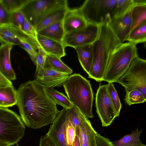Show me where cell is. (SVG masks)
Wrapping results in <instances>:
<instances>
[{
  "mask_svg": "<svg viewBox=\"0 0 146 146\" xmlns=\"http://www.w3.org/2000/svg\"><path fill=\"white\" fill-rule=\"evenodd\" d=\"M16 145L15 146H19L17 143H16Z\"/></svg>",
  "mask_w": 146,
  "mask_h": 146,
  "instance_id": "ee69618b",
  "label": "cell"
},
{
  "mask_svg": "<svg viewBox=\"0 0 146 146\" xmlns=\"http://www.w3.org/2000/svg\"><path fill=\"white\" fill-rule=\"evenodd\" d=\"M80 133L78 137L80 146H97V132L88 119L82 113L80 120Z\"/></svg>",
  "mask_w": 146,
  "mask_h": 146,
  "instance_id": "9a60e30c",
  "label": "cell"
},
{
  "mask_svg": "<svg viewBox=\"0 0 146 146\" xmlns=\"http://www.w3.org/2000/svg\"><path fill=\"white\" fill-rule=\"evenodd\" d=\"M135 3V0H117L111 15V19L125 14L130 10Z\"/></svg>",
  "mask_w": 146,
  "mask_h": 146,
  "instance_id": "f1b7e54d",
  "label": "cell"
},
{
  "mask_svg": "<svg viewBox=\"0 0 146 146\" xmlns=\"http://www.w3.org/2000/svg\"><path fill=\"white\" fill-rule=\"evenodd\" d=\"M27 36L28 35L22 30L11 24H0V42L1 44L19 45V39Z\"/></svg>",
  "mask_w": 146,
  "mask_h": 146,
  "instance_id": "e0dca14e",
  "label": "cell"
},
{
  "mask_svg": "<svg viewBox=\"0 0 146 146\" xmlns=\"http://www.w3.org/2000/svg\"><path fill=\"white\" fill-rule=\"evenodd\" d=\"M39 146H57L53 140L46 134L42 136L39 141Z\"/></svg>",
  "mask_w": 146,
  "mask_h": 146,
  "instance_id": "ab89813d",
  "label": "cell"
},
{
  "mask_svg": "<svg viewBox=\"0 0 146 146\" xmlns=\"http://www.w3.org/2000/svg\"><path fill=\"white\" fill-rule=\"evenodd\" d=\"M12 47V45L9 44H1L0 46V72L11 81L16 79L10 61V52Z\"/></svg>",
  "mask_w": 146,
  "mask_h": 146,
  "instance_id": "ac0fdd59",
  "label": "cell"
},
{
  "mask_svg": "<svg viewBox=\"0 0 146 146\" xmlns=\"http://www.w3.org/2000/svg\"><path fill=\"white\" fill-rule=\"evenodd\" d=\"M17 92L16 105L26 126L38 129L51 124L58 110L45 87L35 80L21 84Z\"/></svg>",
  "mask_w": 146,
  "mask_h": 146,
  "instance_id": "6da1fadb",
  "label": "cell"
},
{
  "mask_svg": "<svg viewBox=\"0 0 146 146\" xmlns=\"http://www.w3.org/2000/svg\"><path fill=\"white\" fill-rule=\"evenodd\" d=\"M25 19L23 14L19 10L11 13L10 23L22 30Z\"/></svg>",
  "mask_w": 146,
  "mask_h": 146,
  "instance_id": "836d02e7",
  "label": "cell"
},
{
  "mask_svg": "<svg viewBox=\"0 0 146 146\" xmlns=\"http://www.w3.org/2000/svg\"><path fill=\"white\" fill-rule=\"evenodd\" d=\"M46 90L48 95L56 104L65 108H70L74 106L68 97L63 93L54 88H46Z\"/></svg>",
  "mask_w": 146,
  "mask_h": 146,
  "instance_id": "83f0119b",
  "label": "cell"
},
{
  "mask_svg": "<svg viewBox=\"0 0 146 146\" xmlns=\"http://www.w3.org/2000/svg\"><path fill=\"white\" fill-rule=\"evenodd\" d=\"M68 8V6L57 9L47 16L35 28L36 32L52 24L62 21Z\"/></svg>",
  "mask_w": 146,
  "mask_h": 146,
  "instance_id": "d4e9b609",
  "label": "cell"
},
{
  "mask_svg": "<svg viewBox=\"0 0 146 146\" xmlns=\"http://www.w3.org/2000/svg\"><path fill=\"white\" fill-rule=\"evenodd\" d=\"M100 29L99 24L88 22L84 28L65 34L62 41L65 47L75 48L92 44L98 38Z\"/></svg>",
  "mask_w": 146,
  "mask_h": 146,
  "instance_id": "9c48e42d",
  "label": "cell"
},
{
  "mask_svg": "<svg viewBox=\"0 0 146 146\" xmlns=\"http://www.w3.org/2000/svg\"><path fill=\"white\" fill-rule=\"evenodd\" d=\"M108 93L118 117L119 116L122 106L117 92L113 83L107 84Z\"/></svg>",
  "mask_w": 146,
  "mask_h": 146,
  "instance_id": "1f68e13d",
  "label": "cell"
},
{
  "mask_svg": "<svg viewBox=\"0 0 146 146\" xmlns=\"http://www.w3.org/2000/svg\"><path fill=\"white\" fill-rule=\"evenodd\" d=\"M17 92L13 85L0 86V107L7 108L16 104Z\"/></svg>",
  "mask_w": 146,
  "mask_h": 146,
  "instance_id": "7402d4cb",
  "label": "cell"
},
{
  "mask_svg": "<svg viewBox=\"0 0 146 146\" xmlns=\"http://www.w3.org/2000/svg\"><path fill=\"white\" fill-rule=\"evenodd\" d=\"M27 0H1L3 5L10 13L20 10Z\"/></svg>",
  "mask_w": 146,
  "mask_h": 146,
  "instance_id": "d6a6232c",
  "label": "cell"
},
{
  "mask_svg": "<svg viewBox=\"0 0 146 146\" xmlns=\"http://www.w3.org/2000/svg\"><path fill=\"white\" fill-rule=\"evenodd\" d=\"M25 131L20 116L7 108L0 107V141L14 145L21 140Z\"/></svg>",
  "mask_w": 146,
  "mask_h": 146,
  "instance_id": "5b68a950",
  "label": "cell"
},
{
  "mask_svg": "<svg viewBox=\"0 0 146 146\" xmlns=\"http://www.w3.org/2000/svg\"><path fill=\"white\" fill-rule=\"evenodd\" d=\"M10 16L0 0V24L10 23Z\"/></svg>",
  "mask_w": 146,
  "mask_h": 146,
  "instance_id": "8d00e7d4",
  "label": "cell"
},
{
  "mask_svg": "<svg viewBox=\"0 0 146 146\" xmlns=\"http://www.w3.org/2000/svg\"><path fill=\"white\" fill-rule=\"evenodd\" d=\"M67 7L66 0H27L20 10L26 19L35 28L50 13Z\"/></svg>",
  "mask_w": 146,
  "mask_h": 146,
  "instance_id": "8992f818",
  "label": "cell"
},
{
  "mask_svg": "<svg viewBox=\"0 0 146 146\" xmlns=\"http://www.w3.org/2000/svg\"><path fill=\"white\" fill-rule=\"evenodd\" d=\"M126 41L135 45L146 41V22L138 25L129 33Z\"/></svg>",
  "mask_w": 146,
  "mask_h": 146,
  "instance_id": "4316f807",
  "label": "cell"
},
{
  "mask_svg": "<svg viewBox=\"0 0 146 146\" xmlns=\"http://www.w3.org/2000/svg\"><path fill=\"white\" fill-rule=\"evenodd\" d=\"M142 131L138 128L132 131L130 134L125 135L118 140L111 142L113 146H146L140 139Z\"/></svg>",
  "mask_w": 146,
  "mask_h": 146,
  "instance_id": "603a6c76",
  "label": "cell"
},
{
  "mask_svg": "<svg viewBox=\"0 0 146 146\" xmlns=\"http://www.w3.org/2000/svg\"><path fill=\"white\" fill-rule=\"evenodd\" d=\"M117 0H86L79 8L88 22L99 24L111 13Z\"/></svg>",
  "mask_w": 146,
  "mask_h": 146,
  "instance_id": "ba28073f",
  "label": "cell"
},
{
  "mask_svg": "<svg viewBox=\"0 0 146 146\" xmlns=\"http://www.w3.org/2000/svg\"><path fill=\"white\" fill-rule=\"evenodd\" d=\"M124 100L125 103L130 106L134 104L145 102L146 98L141 91L135 89L126 92Z\"/></svg>",
  "mask_w": 146,
  "mask_h": 146,
  "instance_id": "4dcf8cb0",
  "label": "cell"
},
{
  "mask_svg": "<svg viewBox=\"0 0 146 146\" xmlns=\"http://www.w3.org/2000/svg\"><path fill=\"white\" fill-rule=\"evenodd\" d=\"M64 108L65 110V108ZM66 119L67 121L66 128V142L68 146H72L76 136L75 131L71 123L68 120L67 116Z\"/></svg>",
  "mask_w": 146,
  "mask_h": 146,
  "instance_id": "d590c367",
  "label": "cell"
},
{
  "mask_svg": "<svg viewBox=\"0 0 146 146\" xmlns=\"http://www.w3.org/2000/svg\"><path fill=\"white\" fill-rule=\"evenodd\" d=\"M96 138L97 146H113L109 139L102 136L97 132Z\"/></svg>",
  "mask_w": 146,
  "mask_h": 146,
  "instance_id": "f35d334b",
  "label": "cell"
},
{
  "mask_svg": "<svg viewBox=\"0 0 146 146\" xmlns=\"http://www.w3.org/2000/svg\"><path fill=\"white\" fill-rule=\"evenodd\" d=\"M70 75L44 68L41 72L35 77V80L46 88H53L62 86Z\"/></svg>",
  "mask_w": 146,
  "mask_h": 146,
  "instance_id": "5bb4252c",
  "label": "cell"
},
{
  "mask_svg": "<svg viewBox=\"0 0 146 146\" xmlns=\"http://www.w3.org/2000/svg\"><path fill=\"white\" fill-rule=\"evenodd\" d=\"M110 15L100 24L97 39L92 44L93 61L88 77L98 82L104 81L110 56L121 43L110 27Z\"/></svg>",
  "mask_w": 146,
  "mask_h": 146,
  "instance_id": "7a4b0ae2",
  "label": "cell"
},
{
  "mask_svg": "<svg viewBox=\"0 0 146 146\" xmlns=\"http://www.w3.org/2000/svg\"><path fill=\"white\" fill-rule=\"evenodd\" d=\"M35 40L37 46H40L46 54L54 55L60 58L66 55L65 47L62 43L37 34Z\"/></svg>",
  "mask_w": 146,
  "mask_h": 146,
  "instance_id": "2e32d148",
  "label": "cell"
},
{
  "mask_svg": "<svg viewBox=\"0 0 146 146\" xmlns=\"http://www.w3.org/2000/svg\"><path fill=\"white\" fill-rule=\"evenodd\" d=\"M65 108L67 118L74 128L76 135L79 137L80 133V116L82 112L74 106L70 108Z\"/></svg>",
  "mask_w": 146,
  "mask_h": 146,
  "instance_id": "f546056e",
  "label": "cell"
},
{
  "mask_svg": "<svg viewBox=\"0 0 146 146\" xmlns=\"http://www.w3.org/2000/svg\"><path fill=\"white\" fill-rule=\"evenodd\" d=\"M37 47L38 54L36 60V70L35 77L38 75L43 70L46 55L40 46H37Z\"/></svg>",
  "mask_w": 146,
  "mask_h": 146,
  "instance_id": "e575fe53",
  "label": "cell"
},
{
  "mask_svg": "<svg viewBox=\"0 0 146 146\" xmlns=\"http://www.w3.org/2000/svg\"><path fill=\"white\" fill-rule=\"evenodd\" d=\"M74 49L77 52L81 65L88 74L91 70L92 63V44L77 47Z\"/></svg>",
  "mask_w": 146,
  "mask_h": 146,
  "instance_id": "44dd1931",
  "label": "cell"
},
{
  "mask_svg": "<svg viewBox=\"0 0 146 146\" xmlns=\"http://www.w3.org/2000/svg\"><path fill=\"white\" fill-rule=\"evenodd\" d=\"M13 145H9L0 141V146H12Z\"/></svg>",
  "mask_w": 146,
  "mask_h": 146,
  "instance_id": "7bdbcfd3",
  "label": "cell"
},
{
  "mask_svg": "<svg viewBox=\"0 0 146 146\" xmlns=\"http://www.w3.org/2000/svg\"><path fill=\"white\" fill-rule=\"evenodd\" d=\"M22 30L29 36L35 38L37 34L35 28L26 19Z\"/></svg>",
  "mask_w": 146,
  "mask_h": 146,
  "instance_id": "74e56055",
  "label": "cell"
},
{
  "mask_svg": "<svg viewBox=\"0 0 146 146\" xmlns=\"http://www.w3.org/2000/svg\"><path fill=\"white\" fill-rule=\"evenodd\" d=\"M138 56L135 44L128 42L121 43L111 54L104 81L116 82L125 73L133 60Z\"/></svg>",
  "mask_w": 146,
  "mask_h": 146,
  "instance_id": "277c9868",
  "label": "cell"
},
{
  "mask_svg": "<svg viewBox=\"0 0 146 146\" xmlns=\"http://www.w3.org/2000/svg\"><path fill=\"white\" fill-rule=\"evenodd\" d=\"M66 116L64 108L58 110L54 120L46 134L51 138L57 146H68L66 141Z\"/></svg>",
  "mask_w": 146,
  "mask_h": 146,
  "instance_id": "8fae6325",
  "label": "cell"
},
{
  "mask_svg": "<svg viewBox=\"0 0 146 146\" xmlns=\"http://www.w3.org/2000/svg\"><path fill=\"white\" fill-rule=\"evenodd\" d=\"M125 88L126 92L133 89L140 91L146 98V60L138 56L127 70L116 82Z\"/></svg>",
  "mask_w": 146,
  "mask_h": 146,
  "instance_id": "52a82bcc",
  "label": "cell"
},
{
  "mask_svg": "<svg viewBox=\"0 0 146 146\" xmlns=\"http://www.w3.org/2000/svg\"><path fill=\"white\" fill-rule=\"evenodd\" d=\"M19 45L27 52L35 65L38 48L35 38L28 36H23L19 39Z\"/></svg>",
  "mask_w": 146,
  "mask_h": 146,
  "instance_id": "484cf974",
  "label": "cell"
},
{
  "mask_svg": "<svg viewBox=\"0 0 146 146\" xmlns=\"http://www.w3.org/2000/svg\"><path fill=\"white\" fill-rule=\"evenodd\" d=\"M70 101L88 118H93L94 95L89 81L79 74L69 76L63 84Z\"/></svg>",
  "mask_w": 146,
  "mask_h": 146,
  "instance_id": "3957f363",
  "label": "cell"
},
{
  "mask_svg": "<svg viewBox=\"0 0 146 146\" xmlns=\"http://www.w3.org/2000/svg\"><path fill=\"white\" fill-rule=\"evenodd\" d=\"M135 4L131 9V31L139 24L146 22V0H135Z\"/></svg>",
  "mask_w": 146,
  "mask_h": 146,
  "instance_id": "ffe728a7",
  "label": "cell"
},
{
  "mask_svg": "<svg viewBox=\"0 0 146 146\" xmlns=\"http://www.w3.org/2000/svg\"><path fill=\"white\" fill-rule=\"evenodd\" d=\"M79 8H68L63 20L65 34L82 29L88 23Z\"/></svg>",
  "mask_w": 146,
  "mask_h": 146,
  "instance_id": "7c38bea8",
  "label": "cell"
},
{
  "mask_svg": "<svg viewBox=\"0 0 146 146\" xmlns=\"http://www.w3.org/2000/svg\"><path fill=\"white\" fill-rule=\"evenodd\" d=\"M12 85L11 82L7 79L0 72V86Z\"/></svg>",
  "mask_w": 146,
  "mask_h": 146,
  "instance_id": "60d3db41",
  "label": "cell"
},
{
  "mask_svg": "<svg viewBox=\"0 0 146 146\" xmlns=\"http://www.w3.org/2000/svg\"><path fill=\"white\" fill-rule=\"evenodd\" d=\"M60 58L54 55L46 54L44 68L71 74L73 72L72 70L65 64Z\"/></svg>",
  "mask_w": 146,
  "mask_h": 146,
  "instance_id": "cb8c5ba5",
  "label": "cell"
},
{
  "mask_svg": "<svg viewBox=\"0 0 146 146\" xmlns=\"http://www.w3.org/2000/svg\"><path fill=\"white\" fill-rule=\"evenodd\" d=\"M95 104L103 127L110 126L118 117L109 95L107 84L99 86L96 96Z\"/></svg>",
  "mask_w": 146,
  "mask_h": 146,
  "instance_id": "30bf717a",
  "label": "cell"
},
{
  "mask_svg": "<svg viewBox=\"0 0 146 146\" xmlns=\"http://www.w3.org/2000/svg\"><path fill=\"white\" fill-rule=\"evenodd\" d=\"M36 33L40 36L62 43L65 35L63 21L50 25L37 32Z\"/></svg>",
  "mask_w": 146,
  "mask_h": 146,
  "instance_id": "d6986e66",
  "label": "cell"
},
{
  "mask_svg": "<svg viewBox=\"0 0 146 146\" xmlns=\"http://www.w3.org/2000/svg\"><path fill=\"white\" fill-rule=\"evenodd\" d=\"M72 146H80L78 137L76 135Z\"/></svg>",
  "mask_w": 146,
  "mask_h": 146,
  "instance_id": "b9f144b4",
  "label": "cell"
},
{
  "mask_svg": "<svg viewBox=\"0 0 146 146\" xmlns=\"http://www.w3.org/2000/svg\"><path fill=\"white\" fill-rule=\"evenodd\" d=\"M131 9L124 15L111 19L109 22L110 27L121 43L126 41L131 31Z\"/></svg>",
  "mask_w": 146,
  "mask_h": 146,
  "instance_id": "4fadbf2b",
  "label": "cell"
}]
</instances>
